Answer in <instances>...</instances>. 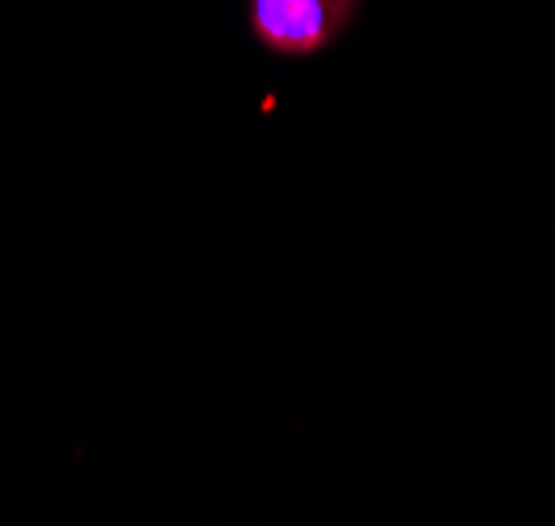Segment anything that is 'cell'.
Returning <instances> with one entry per match:
<instances>
[{"label":"cell","mask_w":555,"mask_h":526,"mask_svg":"<svg viewBox=\"0 0 555 526\" xmlns=\"http://www.w3.org/2000/svg\"><path fill=\"white\" fill-rule=\"evenodd\" d=\"M360 0H250V29L276 55H318L351 26Z\"/></svg>","instance_id":"1"}]
</instances>
